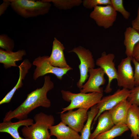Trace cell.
<instances>
[{
	"label": "cell",
	"mask_w": 139,
	"mask_h": 139,
	"mask_svg": "<svg viewBox=\"0 0 139 139\" xmlns=\"http://www.w3.org/2000/svg\"><path fill=\"white\" fill-rule=\"evenodd\" d=\"M62 97L65 101L70 102L67 107L62 108L60 112L73 110L75 108H83L88 110L97 104L103 97V93L98 92L88 93L80 92L73 93L69 91L61 90Z\"/></svg>",
	"instance_id": "277c9868"
},
{
	"label": "cell",
	"mask_w": 139,
	"mask_h": 139,
	"mask_svg": "<svg viewBox=\"0 0 139 139\" xmlns=\"http://www.w3.org/2000/svg\"><path fill=\"white\" fill-rule=\"evenodd\" d=\"M130 93V90L123 88L117 90L112 94L103 97L97 104L99 112L93 120V125L99 116L104 111L112 108L122 101L127 99Z\"/></svg>",
	"instance_id": "30bf717a"
},
{
	"label": "cell",
	"mask_w": 139,
	"mask_h": 139,
	"mask_svg": "<svg viewBox=\"0 0 139 139\" xmlns=\"http://www.w3.org/2000/svg\"><path fill=\"white\" fill-rule=\"evenodd\" d=\"M65 47L56 38L53 42L52 52L49 57L50 64L53 66L61 68L70 67L66 62L64 50Z\"/></svg>",
	"instance_id": "4fadbf2b"
},
{
	"label": "cell",
	"mask_w": 139,
	"mask_h": 139,
	"mask_svg": "<svg viewBox=\"0 0 139 139\" xmlns=\"http://www.w3.org/2000/svg\"><path fill=\"white\" fill-rule=\"evenodd\" d=\"M82 4L85 8L92 9L100 5H111V0H84Z\"/></svg>",
	"instance_id": "4316f807"
},
{
	"label": "cell",
	"mask_w": 139,
	"mask_h": 139,
	"mask_svg": "<svg viewBox=\"0 0 139 139\" xmlns=\"http://www.w3.org/2000/svg\"><path fill=\"white\" fill-rule=\"evenodd\" d=\"M115 55L112 53L107 54L102 52L100 57L96 60L95 64L101 68L108 78V82L104 91L106 93L110 92L112 90L111 87L112 81L117 78V70L116 68L114 60Z\"/></svg>",
	"instance_id": "9c48e42d"
},
{
	"label": "cell",
	"mask_w": 139,
	"mask_h": 139,
	"mask_svg": "<svg viewBox=\"0 0 139 139\" xmlns=\"http://www.w3.org/2000/svg\"><path fill=\"white\" fill-rule=\"evenodd\" d=\"M98 119L97 126L93 132L91 134L89 139H95L98 135L110 129L115 125L109 110L103 112Z\"/></svg>",
	"instance_id": "d6986e66"
},
{
	"label": "cell",
	"mask_w": 139,
	"mask_h": 139,
	"mask_svg": "<svg viewBox=\"0 0 139 139\" xmlns=\"http://www.w3.org/2000/svg\"><path fill=\"white\" fill-rule=\"evenodd\" d=\"M52 2L56 7L60 10L71 9L73 7L78 6L82 3L81 0H45Z\"/></svg>",
	"instance_id": "cb8c5ba5"
},
{
	"label": "cell",
	"mask_w": 139,
	"mask_h": 139,
	"mask_svg": "<svg viewBox=\"0 0 139 139\" xmlns=\"http://www.w3.org/2000/svg\"><path fill=\"white\" fill-rule=\"evenodd\" d=\"M50 139H51V138H50Z\"/></svg>",
	"instance_id": "836d02e7"
},
{
	"label": "cell",
	"mask_w": 139,
	"mask_h": 139,
	"mask_svg": "<svg viewBox=\"0 0 139 139\" xmlns=\"http://www.w3.org/2000/svg\"><path fill=\"white\" fill-rule=\"evenodd\" d=\"M124 43L127 57H133L134 46L139 41V34L132 27H127L124 32Z\"/></svg>",
	"instance_id": "44dd1931"
},
{
	"label": "cell",
	"mask_w": 139,
	"mask_h": 139,
	"mask_svg": "<svg viewBox=\"0 0 139 139\" xmlns=\"http://www.w3.org/2000/svg\"><path fill=\"white\" fill-rule=\"evenodd\" d=\"M97 104L91 108L90 110L88 112V118L81 133L80 139H89L91 134V127L92 122L99 112Z\"/></svg>",
	"instance_id": "603a6c76"
},
{
	"label": "cell",
	"mask_w": 139,
	"mask_h": 139,
	"mask_svg": "<svg viewBox=\"0 0 139 139\" xmlns=\"http://www.w3.org/2000/svg\"><path fill=\"white\" fill-rule=\"evenodd\" d=\"M33 123V119L30 118L20 120L15 122L11 121H3L0 123V132L8 133L14 139H28L20 136L18 129L21 126H29Z\"/></svg>",
	"instance_id": "5bb4252c"
},
{
	"label": "cell",
	"mask_w": 139,
	"mask_h": 139,
	"mask_svg": "<svg viewBox=\"0 0 139 139\" xmlns=\"http://www.w3.org/2000/svg\"><path fill=\"white\" fill-rule=\"evenodd\" d=\"M132 27L139 34V5L138 9L137 16L132 21Z\"/></svg>",
	"instance_id": "4dcf8cb0"
},
{
	"label": "cell",
	"mask_w": 139,
	"mask_h": 139,
	"mask_svg": "<svg viewBox=\"0 0 139 139\" xmlns=\"http://www.w3.org/2000/svg\"><path fill=\"white\" fill-rule=\"evenodd\" d=\"M117 12L111 4L105 6L95 7L91 12L90 17L93 19L97 25L105 29L111 27L116 20Z\"/></svg>",
	"instance_id": "52a82bcc"
},
{
	"label": "cell",
	"mask_w": 139,
	"mask_h": 139,
	"mask_svg": "<svg viewBox=\"0 0 139 139\" xmlns=\"http://www.w3.org/2000/svg\"><path fill=\"white\" fill-rule=\"evenodd\" d=\"M10 6L17 14L25 19L46 14L49 12L51 5L45 0H12Z\"/></svg>",
	"instance_id": "3957f363"
},
{
	"label": "cell",
	"mask_w": 139,
	"mask_h": 139,
	"mask_svg": "<svg viewBox=\"0 0 139 139\" xmlns=\"http://www.w3.org/2000/svg\"><path fill=\"white\" fill-rule=\"evenodd\" d=\"M126 125L131 132V136L133 139H138L139 131V107L132 105L128 111Z\"/></svg>",
	"instance_id": "ffe728a7"
},
{
	"label": "cell",
	"mask_w": 139,
	"mask_h": 139,
	"mask_svg": "<svg viewBox=\"0 0 139 139\" xmlns=\"http://www.w3.org/2000/svg\"><path fill=\"white\" fill-rule=\"evenodd\" d=\"M132 57L136 61L139 62V41L134 46Z\"/></svg>",
	"instance_id": "1f68e13d"
},
{
	"label": "cell",
	"mask_w": 139,
	"mask_h": 139,
	"mask_svg": "<svg viewBox=\"0 0 139 139\" xmlns=\"http://www.w3.org/2000/svg\"><path fill=\"white\" fill-rule=\"evenodd\" d=\"M127 100L131 104L139 107V86H135L130 90Z\"/></svg>",
	"instance_id": "83f0119b"
},
{
	"label": "cell",
	"mask_w": 139,
	"mask_h": 139,
	"mask_svg": "<svg viewBox=\"0 0 139 139\" xmlns=\"http://www.w3.org/2000/svg\"><path fill=\"white\" fill-rule=\"evenodd\" d=\"M49 57L48 56H40L33 60L32 64L36 67L33 74L34 80H36L40 77L48 74H54L58 79L61 80L63 76L69 71L73 70L71 67L61 68L53 66L49 62Z\"/></svg>",
	"instance_id": "5b68a950"
},
{
	"label": "cell",
	"mask_w": 139,
	"mask_h": 139,
	"mask_svg": "<svg viewBox=\"0 0 139 139\" xmlns=\"http://www.w3.org/2000/svg\"><path fill=\"white\" fill-rule=\"evenodd\" d=\"M44 80L42 87L28 94L27 98L18 107L6 114L3 121H11L13 118L19 120L25 119L32 111L38 107L48 108L50 107L51 102L47 98V94L54 88V83L49 75L45 76Z\"/></svg>",
	"instance_id": "6da1fadb"
},
{
	"label": "cell",
	"mask_w": 139,
	"mask_h": 139,
	"mask_svg": "<svg viewBox=\"0 0 139 139\" xmlns=\"http://www.w3.org/2000/svg\"><path fill=\"white\" fill-rule=\"evenodd\" d=\"M50 135L57 139H80L78 132L61 121L58 124L50 126Z\"/></svg>",
	"instance_id": "e0dca14e"
},
{
	"label": "cell",
	"mask_w": 139,
	"mask_h": 139,
	"mask_svg": "<svg viewBox=\"0 0 139 139\" xmlns=\"http://www.w3.org/2000/svg\"><path fill=\"white\" fill-rule=\"evenodd\" d=\"M75 53L80 62L79 65L80 77L76 85L78 88L81 89L83 84L87 79L89 69L94 68L95 63L92 52L89 49L79 46L74 48L69 52Z\"/></svg>",
	"instance_id": "8992f818"
},
{
	"label": "cell",
	"mask_w": 139,
	"mask_h": 139,
	"mask_svg": "<svg viewBox=\"0 0 139 139\" xmlns=\"http://www.w3.org/2000/svg\"><path fill=\"white\" fill-rule=\"evenodd\" d=\"M32 64L28 59H25L18 66L19 75L18 81L15 86L0 101V105L9 103L15 92L22 87L24 80L29 70L31 67Z\"/></svg>",
	"instance_id": "9a60e30c"
},
{
	"label": "cell",
	"mask_w": 139,
	"mask_h": 139,
	"mask_svg": "<svg viewBox=\"0 0 139 139\" xmlns=\"http://www.w3.org/2000/svg\"><path fill=\"white\" fill-rule=\"evenodd\" d=\"M35 123L28 126H24L21 130L22 135L28 139H50L48 129L54 125L53 116L43 112L37 114L33 118Z\"/></svg>",
	"instance_id": "7a4b0ae2"
},
{
	"label": "cell",
	"mask_w": 139,
	"mask_h": 139,
	"mask_svg": "<svg viewBox=\"0 0 139 139\" xmlns=\"http://www.w3.org/2000/svg\"><path fill=\"white\" fill-rule=\"evenodd\" d=\"M131 105V103L127 99L120 102L108 110L114 125H126L128 111Z\"/></svg>",
	"instance_id": "2e32d148"
},
{
	"label": "cell",
	"mask_w": 139,
	"mask_h": 139,
	"mask_svg": "<svg viewBox=\"0 0 139 139\" xmlns=\"http://www.w3.org/2000/svg\"><path fill=\"white\" fill-rule=\"evenodd\" d=\"M132 61L134 65V77L135 86H139V62L133 57Z\"/></svg>",
	"instance_id": "f1b7e54d"
},
{
	"label": "cell",
	"mask_w": 139,
	"mask_h": 139,
	"mask_svg": "<svg viewBox=\"0 0 139 139\" xmlns=\"http://www.w3.org/2000/svg\"><path fill=\"white\" fill-rule=\"evenodd\" d=\"M111 4L115 10L119 12L126 19H127L130 16V13L125 8L122 0H111Z\"/></svg>",
	"instance_id": "484cf974"
},
{
	"label": "cell",
	"mask_w": 139,
	"mask_h": 139,
	"mask_svg": "<svg viewBox=\"0 0 139 139\" xmlns=\"http://www.w3.org/2000/svg\"><path fill=\"white\" fill-rule=\"evenodd\" d=\"M88 110L79 108L76 110H68L66 113L60 112L61 121L77 132H81L87 119Z\"/></svg>",
	"instance_id": "8fae6325"
},
{
	"label": "cell",
	"mask_w": 139,
	"mask_h": 139,
	"mask_svg": "<svg viewBox=\"0 0 139 139\" xmlns=\"http://www.w3.org/2000/svg\"><path fill=\"white\" fill-rule=\"evenodd\" d=\"M129 130L126 124L115 125L110 129L98 135L95 139H113Z\"/></svg>",
	"instance_id": "7402d4cb"
},
{
	"label": "cell",
	"mask_w": 139,
	"mask_h": 139,
	"mask_svg": "<svg viewBox=\"0 0 139 139\" xmlns=\"http://www.w3.org/2000/svg\"><path fill=\"white\" fill-rule=\"evenodd\" d=\"M14 47V40L5 34L0 35V47L7 51H13Z\"/></svg>",
	"instance_id": "d4e9b609"
},
{
	"label": "cell",
	"mask_w": 139,
	"mask_h": 139,
	"mask_svg": "<svg viewBox=\"0 0 139 139\" xmlns=\"http://www.w3.org/2000/svg\"><path fill=\"white\" fill-rule=\"evenodd\" d=\"M138 139H139V132L138 133Z\"/></svg>",
	"instance_id": "d6a6232c"
},
{
	"label": "cell",
	"mask_w": 139,
	"mask_h": 139,
	"mask_svg": "<svg viewBox=\"0 0 139 139\" xmlns=\"http://www.w3.org/2000/svg\"><path fill=\"white\" fill-rule=\"evenodd\" d=\"M89 76L87 82L83 85L80 90V92H98L103 93L102 87L100 86L104 85L106 82L104 77L105 74L101 67L92 68L89 69Z\"/></svg>",
	"instance_id": "7c38bea8"
},
{
	"label": "cell",
	"mask_w": 139,
	"mask_h": 139,
	"mask_svg": "<svg viewBox=\"0 0 139 139\" xmlns=\"http://www.w3.org/2000/svg\"><path fill=\"white\" fill-rule=\"evenodd\" d=\"M26 55V51L23 49L14 52L1 48L0 63L3 64L6 69L12 67L18 66L16 64V62L22 60L23 57Z\"/></svg>",
	"instance_id": "ac0fdd59"
},
{
	"label": "cell",
	"mask_w": 139,
	"mask_h": 139,
	"mask_svg": "<svg viewBox=\"0 0 139 139\" xmlns=\"http://www.w3.org/2000/svg\"><path fill=\"white\" fill-rule=\"evenodd\" d=\"M133 57L122 59L118 66L117 85L129 90L135 86L134 73L131 64Z\"/></svg>",
	"instance_id": "ba28073f"
},
{
	"label": "cell",
	"mask_w": 139,
	"mask_h": 139,
	"mask_svg": "<svg viewBox=\"0 0 139 139\" xmlns=\"http://www.w3.org/2000/svg\"><path fill=\"white\" fill-rule=\"evenodd\" d=\"M11 4L10 0H3V3L0 5V16L5 13L9 6H10Z\"/></svg>",
	"instance_id": "f546056e"
}]
</instances>
